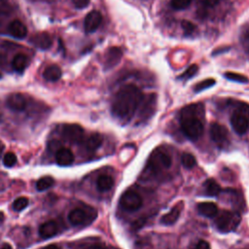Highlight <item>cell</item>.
<instances>
[{"label": "cell", "mask_w": 249, "mask_h": 249, "mask_svg": "<svg viewBox=\"0 0 249 249\" xmlns=\"http://www.w3.org/2000/svg\"><path fill=\"white\" fill-rule=\"evenodd\" d=\"M225 78L233 82H237V83H248V78L244 75L238 74V73H234V72H226L225 73Z\"/></svg>", "instance_id": "28"}, {"label": "cell", "mask_w": 249, "mask_h": 249, "mask_svg": "<svg viewBox=\"0 0 249 249\" xmlns=\"http://www.w3.org/2000/svg\"><path fill=\"white\" fill-rule=\"evenodd\" d=\"M32 44L41 50H47L49 49L52 44H53V40L52 37L49 33L47 32H41V33H37L35 34L32 39H31Z\"/></svg>", "instance_id": "14"}, {"label": "cell", "mask_w": 249, "mask_h": 249, "mask_svg": "<svg viewBox=\"0 0 249 249\" xmlns=\"http://www.w3.org/2000/svg\"><path fill=\"white\" fill-rule=\"evenodd\" d=\"M215 226L221 232H232L234 231L241 221L239 213L224 210L220 214L216 215Z\"/></svg>", "instance_id": "4"}, {"label": "cell", "mask_w": 249, "mask_h": 249, "mask_svg": "<svg viewBox=\"0 0 249 249\" xmlns=\"http://www.w3.org/2000/svg\"><path fill=\"white\" fill-rule=\"evenodd\" d=\"M196 249H211L210 248V245L208 242L204 241V240H201L197 246H196Z\"/></svg>", "instance_id": "37"}, {"label": "cell", "mask_w": 249, "mask_h": 249, "mask_svg": "<svg viewBox=\"0 0 249 249\" xmlns=\"http://www.w3.org/2000/svg\"><path fill=\"white\" fill-rule=\"evenodd\" d=\"M231 124L236 134L244 135L249 128V121L243 113L240 111H235L231 117Z\"/></svg>", "instance_id": "9"}, {"label": "cell", "mask_w": 249, "mask_h": 249, "mask_svg": "<svg viewBox=\"0 0 249 249\" xmlns=\"http://www.w3.org/2000/svg\"><path fill=\"white\" fill-rule=\"evenodd\" d=\"M171 166V158L170 154L163 149L154 150L148 158L146 171L152 174H160L169 170Z\"/></svg>", "instance_id": "3"}, {"label": "cell", "mask_w": 249, "mask_h": 249, "mask_svg": "<svg viewBox=\"0 0 249 249\" xmlns=\"http://www.w3.org/2000/svg\"><path fill=\"white\" fill-rule=\"evenodd\" d=\"M210 137L215 144L224 149L230 144V136L228 130L218 123H213L210 126Z\"/></svg>", "instance_id": "7"}, {"label": "cell", "mask_w": 249, "mask_h": 249, "mask_svg": "<svg viewBox=\"0 0 249 249\" xmlns=\"http://www.w3.org/2000/svg\"><path fill=\"white\" fill-rule=\"evenodd\" d=\"M240 44L244 50V52L249 55V24H246L242 27L240 31Z\"/></svg>", "instance_id": "25"}, {"label": "cell", "mask_w": 249, "mask_h": 249, "mask_svg": "<svg viewBox=\"0 0 249 249\" xmlns=\"http://www.w3.org/2000/svg\"><path fill=\"white\" fill-rule=\"evenodd\" d=\"M182 29L184 31V33L186 36H190L192 35L195 31H196V27L191 23V22H188V21H184L182 22Z\"/></svg>", "instance_id": "35"}, {"label": "cell", "mask_w": 249, "mask_h": 249, "mask_svg": "<svg viewBox=\"0 0 249 249\" xmlns=\"http://www.w3.org/2000/svg\"><path fill=\"white\" fill-rule=\"evenodd\" d=\"M17 163V157L14 153L9 152L7 154H5L4 158H3V164L6 168H12L16 165Z\"/></svg>", "instance_id": "33"}, {"label": "cell", "mask_w": 249, "mask_h": 249, "mask_svg": "<svg viewBox=\"0 0 249 249\" xmlns=\"http://www.w3.org/2000/svg\"><path fill=\"white\" fill-rule=\"evenodd\" d=\"M197 72H198V66L196 64H194V65H191L190 67H188V69L182 75H180L178 78L183 79V80H187V79H190L193 76H195Z\"/></svg>", "instance_id": "34"}, {"label": "cell", "mask_w": 249, "mask_h": 249, "mask_svg": "<svg viewBox=\"0 0 249 249\" xmlns=\"http://www.w3.org/2000/svg\"><path fill=\"white\" fill-rule=\"evenodd\" d=\"M87 249H105V248L101 244H93V245L89 246Z\"/></svg>", "instance_id": "38"}, {"label": "cell", "mask_w": 249, "mask_h": 249, "mask_svg": "<svg viewBox=\"0 0 249 249\" xmlns=\"http://www.w3.org/2000/svg\"><path fill=\"white\" fill-rule=\"evenodd\" d=\"M8 31L13 37L17 39H24L28 35V28L20 20L12 21L8 27Z\"/></svg>", "instance_id": "13"}, {"label": "cell", "mask_w": 249, "mask_h": 249, "mask_svg": "<svg viewBox=\"0 0 249 249\" xmlns=\"http://www.w3.org/2000/svg\"><path fill=\"white\" fill-rule=\"evenodd\" d=\"M3 149H4V145H3V143L1 141H0V154H1Z\"/></svg>", "instance_id": "41"}, {"label": "cell", "mask_w": 249, "mask_h": 249, "mask_svg": "<svg viewBox=\"0 0 249 249\" xmlns=\"http://www.w3.org/2000/svg\"><path fill=\"white\" fill-rule=\"evenodd\" d=\"M30 59L25 54H18L12 61V68L19 73L24 72V70L29 66Z\"/></svg>", "instance_id": "19"}, {"label": "cell", "mask_w": 249, "mask_h": 249, "mask_svg": "<svg viewBox=\"0 0 249 249\" xmlns=\"http://www.w3.org/2000/svg\"><path fill=\"white\" fill-rule=\"evenodd\" d=\"M56 161L62 167H67L74 162V155L68 148H61L56 153Z\"/></svg>", "instance_id": "15"}, {"label": "cell", "mask_w": 249, "mask_h": 249, "mask_svg": "<svg viewBox=\"0 0 249 249\" xmlns=\"http://www.w3.org/2000/svg\"><path fill=\"white\" fill-rule=\"evenodd\" d=\"M204 190L206 195L210 197L218 196L221 192V188L219 184L214 179H208L204 182Z\"/></svg>", "instance_id": "24"}, {"label": "cell", "mask_w": 249, "mask_h": 249, "mask_svg": "<svg viewBox=\"0 0 249 249\" xmlns=\"http://www.w3.org/2000/svg\"><path fill=\"white\" fill-rule=\"evenodd\" d=\"M29 205V200L25 197H21V198H18L14 203H13V208L14 210L16 211H22L24 210L27 206Z\"/></svg>", "instance_id": "32"}, {"label": "cell", "mask_w": 249, "mask_h": 249, "mask_svg": "<svg viewBox=\"0 0 249 249\" xmlns=\"http://www.w3.org/2000/svg\"><path fill=\"white\" fill-rule=\"evenodd\" d=\"M180 212H181V207H178V206L173 207L170 212H168L161 218V223L164 225L174 224L178 220L180 216Z\"/></svg>", "instance_id": "21"}, {"label": "cell", "mask_w": 249, "mask_h": 249, "mask_svg": "<svg viewBox=\"0 0 249 249\" xmlns=\"http://www.w3.org/2000/svg\"><path fill=\"white\" fill-rule=\"evenodd\" d=\"M114 180L109 175H100L96 181V187L100 192H106L113 187Z\"/></svg>", "instance_id": "23"}, {"label": "cell", "mask_w": 249, "mask_h": 249, "mask_svg": "<svg viewBox=\"0 0 249 249\" xmlns=\"http://www.w3.org/2000/svg\"><path fill=\"white\" fill-rule=\"evenodd\" d=\"M6 105L9 109L17 112L24 111L28 105L27 99L22 93H12L6 99Z\"/></svg>", "instance_id": "12"}, {"label": "cell", "mask_w": 249, "mask_h": 249, "mask_svg": "<svg viewBox=\"0 0 249 249\" xmlns=\"http://www.w3.org/2000/svg\"><path fill=\"white\" fill-rule=\"evenodd\" d=\"M55 184V180L53 177L51 176H45L40 178L37 183H36V189L40 192L45 191L47 189H50L51 187H53Z\"/></svg>", "instance_id": "26"}, {"label": "cell", "mask_w": 249, "mask_h": 249, "mask_svg": "<svg viewBox=\"0 0 249 249\" xmlns=\"http://www.w3.org/2000/svg\"><path fill=\"white\" fill-rule=\"evenodd\" d=\"M59 227L55 221H48L42 224L39 228V234L43 238H50L58 233Z\"/></svg>", "instance_id": "17"}, {"label": "cell", "mask_w": 249, "mask_h": 249, "mask_svg": "<svg viewBox=\"0 0 249 249\" xmlns=\"http://www.w3.org/2000/svg\"><path fill=\"white\" fill-rule=\"evenodd\" d=\"M123 57V51L118 47H111L105 54L104 68L106 70L115 67Z\"/></svg>", "instance_id": "11"}, {"label": "cell", "mask_w": 249, "mask_h": 249, "mask_svg": "<svg viewBox=\"0 0 249 249\" xmlns=\"http://www.w3.org/2000/svg\"><path fill=\"white\" fill-rule=\"evenodd\" d=\"M142 198L136 191H126L120 198V205L127 211H136L142 205Z\"/></svg>", "instance_id": "6"}, {"label": "cell", "mask_w": 249, "mask_h": 249, "mask_svg": "<svg viewBox=\"0 0 249 249\" xmlns=\"http://www.w3.org/2000/svg\"><path fill=\"white\" fill-rule=\"evenodd\" d=\"M62 134L65 140L72 142V143L80 142L84 138L83 128L76 124H64V126L62 127Z\"/></svg>", "instance_id": "8"}, {"label": "cell", "mask_w": 249, "mask_h": 249, "mask_svg": "<svg viewBox=\"0 0 249 249\" xmlns=\"http://www.w3.org/2000/svg\"><path fill=\"white\" fill-rule=\"evenodd\" d=\"M216 83V81L214 79H206V80H203L202 82H200L199 84L196 85L195 87V92L196 93H199V92H202V91H204L208 88H211L212 86H214Z\"/></svg>", "instance_id": "31"}, {"label": "cell", "mask_w": 249, "mask_h": 249, "mask_svg": "<svg viewBox=\"0 0 249 249\" xmlns=\"http://www.w3.org/2000/svg\"><path fill=\"white\" fill-rule=\"evenodd\" d=\"M73 2H74V5L76 8L83 9L89 5L90 0H74Z\"/></svg>", "instance_id": "36"}, {"label": "cell", "mask_w": 249, "mask_h": 249, "mask_svg": "<svg viewBox=\"0 0 249 249\" xmlns=\"http://www.w3.org/2000/svg\"><path fill=\"white\" fill-rule=\"evenodd\" d=\"M44 249H61L58 245H55V244H50L48 245L47 247H45Z\"/></svg>", "instance_id": "39"}, {"label": "cell", "mask_w": 249, "mask_h": 249, "mask_svg": "<svg viewBox=\"0 0 249 249\" xmlns=\"http://www.w3.org/2000/svg\"><path fill=\"white\" fill-rule=\"evenodd\" d=\"M101 143L102 138L98 134H93L85 140V146L89 151H95L100 147Z\"/></svg>", "instance_id": "22"}, {"label": "cell", "mask_w": 249, "mask_h": 249, "mask_svg": "<svg viewBox=\"0 0 249 249\" xmlns=\"http://www.w3.org/2000/svg\"><path fill=\"white\" fill-rule=\"evenodd\" d=\"M62 74V72L61 67L56 64H52L44 70L43 77L45 80H47L49 82H56L61 79Z\"/></svg>", "instance_id": "20"}, {"label": "cell", "mask_w": 249, "mask_h": 249, "mask_svg": "<svg viewBox=\"0 0 249 249\" xmlns=\"http://www.w3.org/2000/svg\"><path fill=\"white\" fill-rule=\"evenodd\" d=\"M157 107V94L150 93L142 97L139 106V121L140 123L148 121L155 113Z\"/></svg>", "instance_id": "5"}, {"label": "cell", "mask_w": 249, "mask_h": 249, "mask_svg": "<svg viewBox=\"0 0 249 249\" xmlns=\"http://www.w3.org/2000/svg\"><path fill=\"white\" fill-rule=\"evenodd\" d=\"M143 94L135 85L122 87L116 93L112 103V113L120 120L130 121L137 112Z\"/></svg>", "instance_id": "1"}, {"label": "cell", "mask_w": 249, "mask_h": 249, "mask_svg": "<svg viewBox=\"0 0 249 249\" xmlns=\"http://www.w3.org/2000/svg\"><path fill=\"white\" fill-rule=\"evenodd\" d=\"M102 22V16L98 11H92L90 12L84 22V29L85 31L88 33L94 32L101 25Z\"/></svg>", "instance_id": "10"}, {"label": "cell", "mask_w": 249, "mask_h": 249, "mask_svg": "<svg viewBox=\"0 0 249 249\" xmlns=\"http://www.w3.org/2000/svg\"><path fill=\"white\" fill-rule=\"evenodd\" d=\"M68 220L73 226H79L85 224L88 220V213L81 208H75L70 211L68 215Z\"/></svg>", "instance_id": "16"}, {"label": "cell", "mask_w": 249, "mask_h": 249, "mask_svg": "<svg viewBox=\"0 0 249 249\" xmlns=\"http://www.w3.org/2000/svg\"><path fill=\"white\" fill-rule=\"evenodd\" d=\"M0 249H13V248H12V246H11L9 243H4V244L2 245V247L0 248Z\"/></svg>", "instance_id": "40"}, {"label": "cell", "mask_w": 249, "mask_h": 249, "mask_svg": "<svg viewBox=\"0 0 249 249\" xmlns=\"http://www.w3.org/2000/svg\"><path fill=\"white\" fill-rule=\"evenodd\" d=\"M219 2H220V0H203L201 8L199 9L200 17L206 16V11L215 7Z\"/></svg>", "instance_id": "27"}, {"label": "cell", "mask_w": 249, "mask_h": 249, "mask_svg": "<svg viewBox=\"0 0 249 249\" xmlns=\"http://www.w3.org/2000/svg\"><path fill=\"white\" fill-rule=\"evenodd\" d=\"M203 106L191 104L180 113V124L184 135L191 140H199L203 133Z\"/></svg>", "instance_id": "2"}, {"label": "cell", "mask_w": 249, "mask_h": 249, "mask_svg": "<svg viewBox=\"0 0 249 249\" xmlns=\"http://www.w3.org/2000/svg\"><path fill=\"white\" fill-rule=\"evenodd\" d=\"M192 0H171V7L174 10H183L190 6Z\"/></svg>", "instance_id": "30"}, {"label": "cell", "mask_w": 249, "mask_h": 249, "mask_svg": "<svg viewBox=\"0 0 249 249\" xmlns=\"http://www.w3.org/2000/svg\"><path fill=\"white\" fill-rule=\"evenodd\" d=\"M181 163L182 165L186 168V169H192L196 166L197 162H196V158L190 154V153H185L182 155L181 158Z\"/></svg>", "instance_id": "29"}, {"label": "cell", "mask_w": 249, "mask_h": 249, "mask_svg": "<svg viewBox=\"0 0 249 249\" xmlns=\"http://www.w3.org/2000/svg\"><path fill=\"white\" fill-rule=\"evenodd\" d=\"M197 209L200 214L206 217H215L218 213V207L214 202H201L197 205Z\"/></svg>", "instance_id": "18"}]
</instances>
